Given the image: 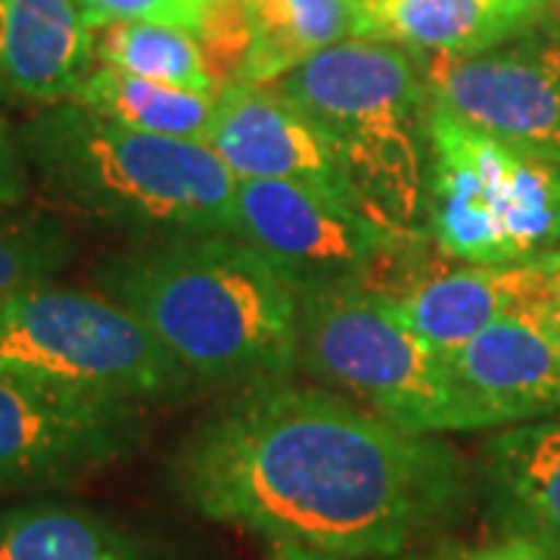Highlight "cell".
<instances>
[{
	"instance_id": "4",
	"label": "cell",
	"mask_w": 560,
	"mask_h": 560,
	"mask_svg": "<svg viewBox=\"0 0 560 560\" xmlns=\"http://www.w3.org/2000/svg\"><path fill=\"white\" fill-rule=\"evenodd\" d=\"M271 88L324 135L374 219L430 241L433 97L418 54L393 40L349 38Z\"/></svg>"
},
{
	"instance_id": "22",
	"label": "cell",
	"mask_w": 560,
	"mask_h": 560,
	"mask_svg": "<svg viewBox=\"0 0 560 560\" xmlns=\"http://www.w3.org/2000/svg\"><path fill=\"white\" fill-rule=\"evenodd\" d=\"M94 25L106 22H160L178 25L187 32H200L209 0H81Z\"/></svg>"
},
{
	"instance_id": "2",
	"label": "cell",
	"mask_w": 560,
	"mask_h": 560,
	"mask_svg": "<svg viewBox=\"0 0 560 560\" xmlns=\"http://www.w3.org/2000/svg\"><path fill=\"white\" fill-rule=\"evenodd\" d=\"M94 287L215 389L290 381L300 368L302 290L234 234L153 237L103 256Z\"/></svg>"
},
{
	"instance_id": "1",
	"label": "cell",
	"mask_w": 560,
	"mask_h": 560,
	"mask_svg": "<svg viewBox=\"0 0 560 560\" xmlns=\"http://www.w3.org/2000/svg\"><path fill=\"white\" fill-rule=\"evenodd\" d=\"M165 470L206 521L342 560L418 551L458 521L477 486L445 436L293 377L221 399L180 436Z\"/></svg>"
},
{
	"instance_id": "13",
	"label": "cell",
	"mask_w": 560,
	"mask_h": 560,
	"mask_svg": "<svg viewBox=\"0 0 560 560\" xmlns=\"http://www.w3.org/2000/svg\"><path fill=\"white\" fill-rule=\"evenodd\" d=\"M460 383L499 427L560 418V337L539 300L448 352Z\"/></svg>"
},
{
	"instance_id": "19",
	"label": "cell",
	"mask_w": 560,
	"mask_h": 560,
	"mask_svg": "<svg viewBox=\"0 0 560 560\" xmlns=\"http://www.w3.org/2000/svg\"><path fill=\"white\" fill-rule=\"evenodd\" d=\"M69 101L143 135L206 143L209 128L215 121L219 94L172 88L162 81L131 75L106 62H94V69L81 79Z\"/></svg>"
},
{
	"instance_id": "28",
	"label": "cell",
	"mask_w": 560,
	"mask_h": 560,
	"mask_svg": "<svg viewBox=\"0 0 560 560\" xmlns=\"http://www.w3.org/2000/svg\"><path fill=\"white\" fill-rule=\"evenodd\" d=\"M548 16L560 22V0H548Z\"/></svg>"
},
{
	"instance_id": "20",
	"label": "cell",
	"mask_w": 560,
	"mask_h": 560,
	"mask_svg": "<svg viewBox=\"0 0 560 560\" xmlns=\"http://www.w3.org/2000/svg\"><path fill=\"white\" fill-rule=\"evenodd\" d=\"M94 62L200 94H219L197 32L160 22H106L94 32Z\"/></svg>"
},
{
	"instance_id": "17",
	"label": "cell",
	"mask_w": 560,
	"mask_h": 560,
	"mask_svg": "<svg viewBox=\"0 0 560 560\" xmlns=\"http://www.w3.org/2000/svg\"><path fill=\"white\" fill-rule=\"evenodd\" d=\"M249 54L237 84H275L315 54L364 35L361 0H243Z\"/></svg>"
},
{
	"instance_id": "15",
	"label": "cell",
	"mask_w": 560,
	"mask_h": 560,
	"mask_svg": "<svg viewBox=\"0 0 560 560\" xmlns=\"http://www.w3.org/2000/svg\"><path fill=\"white\" fill-rule=\"evenodd\" d=\"M94 32L81 0H0V103L69 101L94 69Z\"/></svg>"
},
{
	"instance_id": "14",
	"label": "cell",
	"mask_w": 560,
	"mask_h": 560,
	"mask_svg": "<svg viewBox=\"0 0 560 560\" xmlns=\"http://www.w3.org/2000/svg\"><path fill=\"white\" fill-rule=\"evenodd\" d=\"M477 482L499 539L529 541L560 560V418L492 430Z\"/></svg>"
},
{
	"instance_id": "10",
	"label": "cell",
	"mask_w": 560,
	"mask_h": 560,
	"mask_svg": "<svg viewBox=\"0 0 560 560\" xmlns=\"http://www.w3.org/2000/svg\"><path fill=\"white\" fill-rule=\"evenodd\" d=\"M433 106L526 156L560 162V22L470 57H420Z\"/></svg>"
},
{
	"instance_id": "11",
	"label": "cell",
	"mask_w": 560,
	"mask_h": 560,
	"mask_svg": "<svg viewBox=\"0 0 560 560\" xmlns=\"http://www.w3.org/2000/svg\"><path fill=\"white\" fill-rule=\"evenodd\" d=\"M206 143L237 180H287L361 206L330 143L271 84L221 88Z\"/></svg>"
},
{
	"instance_id": "27",
	"label": "cell",
	"mask_w": 560,
	"mask_h": 560,
	"mask_svg": "<svg viewBox=\"0 0 560 560\" xmlns=\"http://www.w3.org/2000/svg\"><path fill=\"white\" fill-rule=\"evenodd\" d=\"M386 560H452L448 555H427V551H408V555H396Z\"/></svg>"
},
{
	"instance_id": "25",
	"label": "cell",
	"mask_w": 560,
	"mask_h": 560,
	"mask_svg": "<svg viewBox=\"0 0 560 560\" xmlns=\"http://www.w3.org/2000/svg\"><path fill=\"white\" fill-rule=\"evenodd\" d=\"M541 312L548 315L551 327L560 337V249L545 256V268H541V290H539Z\"/></svg>"
},
{
	"instance_id": "26",
	"label": "cell",
	"mask_w": 560,
	"mask_h": 560,
	"mask_svg": "<svg viewBox=\"0 0 560 560\" xmlns=\"http://www.w3.org/2000/svg\"><path fill=\"white\" fill-rule=\"evenodd\" d=\"M268 560H342L337 555H327L308 545H296V541H268Z\"/></svg>"
},
{
	"instance_id": "5",
	"label": "cell",
	"mask_w": 560,
	"mask_h": 560,
	"mask_svg": "<svg viewBox=\"0 0 560 560\" xmlns=\"http://www.w3.org/2000/svg\"><path fill=\"white\" fill-rule=\"evenodd\" d=\"M296 368L415 433L495 430L448 352L418 337L364 287L302 290Z\"/></svg>"
},
{
	"instance_id": "18",
	"label": "cell",
	"mask_w": 560,
	"mask_h": 560,
	"mask_svg": "<svg viewBox=\"0 0 560 560\" xmlns=\"http://www.w3.org/2000/svg\"><path fill=\"white\" fill-rule=\"evenodd\" d=\"M0 560H160L121 523L81 504L25 501L0 511Z\"/></svg>"
},
{
	"instance_id": "8",
	"label": "cell",
	"mask_w": 560,
	"mask_h": 560,
	"mask_svg": "<svg viewBox=\"0 0 560 560\" xmlns=\"http://www.w3.org/2000/svg\"><path fill=\"white\" fill-rule=\"evenodd\" d=\"M231 234L259 249L300 290H383L440 249L386 228L355 202L287 180H237Z\"/></svg>"
},
{
	"instance_id": "23",
	"label": "cell",
	"mask_w": 560,
	"mask_h": 560,
	"mask_svg": "<svg viewBox=\"0 0 560 560\" xmlns=\"http://www.w3.org/2000/svg\"><path fill=\"white\" fill-rule=\"evenodd\" d=\"M28 184V165L22 160L20 138L0 119V206H20Z\"/></svg>"
},
{
	"instance_id": "12",
	"label": "cell",
	"mask_w": 560,
	"mask_h": 560,
	"mask_svg": "<svg viewBox=\"0 0 560 560\" xmlns=\"http://www.w3.org/2000/svg\"><path fill=\"white\" fill-rule=\"evenodd\" d=\"M541 268L545 259L514 265H433L427 259L374 293L418 337L452 352L504 315L539 300Z\"/></svg>"
},
{
	"instance_id": "3",
	"label": "cell",
	"mask_w": 560,
	"mask_h": 560,
	"mask_svg": "<svg viewBox=\"0 0 560 560\" xmlns=\"http://www.w3.org/2000/svg\"><path fill=\"white\" fill-rule=\"evenodd\" d=\"M44 194L138 241L231 234L237 178L202 140L162 138L72 101L40 106L16 131Z\"/></svg>"
},
{
	"instance_id": "24",
	"label": "cell",
	"mask_w": 560,
	"mask_h": 560,
	"mask_svg": "<svg viewBox=\"0 0 560 560\" xmlns=\"http://www.w3.org/2000/svg\"><path fill=\"white\" fill-rule=\"evenodd\" d=\"M452 560H551L541 548L529 545L523 539H499L486 548H474V551H460V555H452Z\"/></svg>"
},
{
	"instance_id": "21",
	"label": "cell",
	"mask_w": 560,
	"mask_h": 560,
	"mask_svg": "<svg viewBox=\"0 0 560 560\" xmlns=\"http://www.w3.org/2000/svg\"><path fill=\"white\" fill-rule=\"evenodd\" d=\"M75 256L60 219L0 206V302L44 287Z\"/></svg>"
},
{
	"instance_id": "6",
	"label": "cell",
	"mask_w": 560,
	"mask_h": 560,
	"mask_svg": "<svg viewBox=\"0 0 560 560\" xmlns=\"http://www.w3.org/2000/svg\"><path fill=\"white\" fill-rule=\"evenodd\" d=\"M0 374L135 405L202 389L121 302L54 280L0 302Z\"/></svg>"
},
{
	"instance_id": "9",
	"label": "cell",
	"mask_w": 560,
	"mask_h": 560,
	"mask_svg": "<svg viewBox=\"0 0 560 560\" xmlns=\"http://www.w3.org/2000/svg\"><path fill=\"white\" fill-rule=\"evenodd\" d=\"M147 405L0 374V492L69 486L135 455Z\"/></svg>"
},
{
	"instance_id": "7",
	"label": "cell",
	"mask_w": 560,
	"mask_h": 560,
	"mask_svg": "<svg viewBox=\"0 0 560 560\" xmlns=\"http://www.w3.org/2000/svg\"><path fill=\"white\" fill-rule=\"evenodd\" d=\"M430 243L467 265L536 261L560 249V162L526 156L433 106Z\"/></svg>"
},
{
	"instance_id": "16",
	"label": "cell",
	"mask_w": 560,
	"mask_h": 560,
	"mask_svg": "<svg viewBox=\"0 0 560 560\" xmlns=\"http://www.w3.org/2000/svg\"><path fill=\"white\" fill-rule=\"evenodd\" d=\"M364 35L418 57H470L548 16V0H361Z\"/></svg>"
}]
</instances>
